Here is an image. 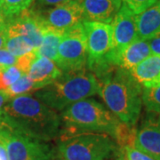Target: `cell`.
<instances>
[{"mask_svg":"<svg viewBox=\"0 0 160 160\" xmlns=\"http://www.w3.org/2000/svg\"><path fill=\"white\" fill-rule=\"evenodd\" d=\"M0 125L46 142L59 137L62 128L57 111L31 94L10 99L0 111Z\"/></svg>","mask_w":160,"mask_h":160,"instance_id":"obj_1","label":"cell"},{"mask_svg":"<svg viewBox=\"0 0 160 160\" xmlns=\"http://www.w3.org/2000/svg\"><path fill=\"white\" fill-rule=\"evenodd\" d=\"M99 95L118 119L135 126L142 107V86L131 73L117 65H109L94 75Z\"/></svg>","mask_w":160,"mask_h":160,"instance_id":"obj_2","label":"cell"},{"mask_svg":"<svg viewBox=\"0 0 160 160\" xmlns=\"http://www.w3.org/2000/svg\"><path fill=\"white\" fill-rule=\"evenodd\" d=\"M100 86L94 75L87 68L62 72L50 85L34 92V96L57 112L81 100L99 95Z\"/></svg>","mask_w":160,"mask_h":160,"instance_id":"obj_3","label":"cell"},{"mask_svg":"<svg viewBox=\"0 0 160 160\" xmlns=\"http://www.w3.org/2000/svg\"><path fill=\"white\" fill-rule=\"evenodd\" d=\"M60 116L62 123L60 136L83 132H100L113 138L120 122L103 104L89 98L73 103L62 110Z\"/></svg>","mask_w":160,"mask_h":160,"instance_id":"obj_4","label":"cell"},{"mask_svg":"<svg viewBox=\"0 0 160 160\" xmlns=\"http://www.w3.org/2000/svg\"><path fill=\"white\" fill-rule=\"evenodd\" d=\"M56 155L62 160H115L120 149L106 133L83 132L60 136Z\"/></svg>","mask_w":160,"mask_h":160,"instance_id":"obj_5","label":"cell"},{"mask_svg":"<svg viewBox=\"0 0 160 160\" xmlns=\"http://www.w3.org/2000/svg\"><path fill=\"white\" fill-rule=\"evenodd\" d=\"M0 142L6 148L9 160H52L56 149L49 143L27 136L0 125Z\"/></svg>","mask_w":160,"mask_h":160,"instance_id":"obj_6","label":"cell"},{"mask_svg":"<svg viewBox=\"0 0 160 160\" xmlns=\"http://www.w3.org/2000/svg\"><path fill=\"white\" fill-rule=\"evenodd\" d=\"M55 63L62 72L86 69L87 50L83 22L65 32L59 46Z\"/></svg>","mask_w":160,"mask_h":160,"instance_id":"obj_7","label":"cell"},{"mask_svg":"<svg viewBox=\"0 0 160 160\" xmlns=\"http://www.w3.org/2000/svg\"><path fill=\"white\" fill-rule=\"evenodd\" d=\"M110 26L112 29V49L106 59L118 66L121 52L138 38L135 14L126 5H122Z\"/></svg>","mask_w":160,"mask_h":160,"instance_id":"obj_8","label":"cell"},{"mask_svg":"<svg viewBox=\"0 0 160 160\" xmlns=\"http://www.w3.org/2000/svg\"><path fill=\"white\" fill-rule=\"evenodd\" d=\"M46 28L62 32L76 27L84 21L81 0H70L56 6L38 10Z\"/></svg>","mask_w":160,"mask_h":160,"instance_id":"obj_9","label":"cell"},{"mask_svg":"<svg viewBox=\"0 0 160 160\" xmlns=\"http://www.w3.org/2000/svg\"><path fill=\"white\" fill-rule=\"evenodd\" d=\"M86 38V68L107 57L112 49V29L109 24L84 22Z\"/></svg>","mask_w":160,"mask_h":160,"instance_id":"obj_10","label":"cell"},{"mask_svg":"<svg viewBox=\"0 0 160 160\" xmlns=\"http://www.w3.org/2000/svg\"><path fill=\"white\" fill-rule=\"evenodd\" d=\"M46 26L40 18L38 10L27 9L15 17L7 20V37L21 36L28 39L37 50L42 44Z\"/></svg>","mask_w":160,"mask_h":160,"instance_id":"obj_11","label":"cell"},{"mask_svg":"<svg viewBox=\"0 0 160 160\" xmlns=\"http://www.w3.org/2000/svg\"><path fill=\"white\" fill-rule=\"evenodd\" d=\"M134 148L147 153L154 159L160 160V122L149 118L137 130Z\"/></svg>","mask_w":160,"mask_h":160,"instance_id":"obj_12","label":"cell"},{"mask_svg":"<svg viewBox=\"0 0 160 160\" xmlns=\"http://www.w3.org/2000/svg\"><path fill=\"white\" fill-rule=\"evenodd\" d=\"M84 21L111 23L122 6L121 0H81Z\"/></svg>","mask_w":160,"mask_h":160,"instance_id":"obj_13","label":"cell"},{"mask_svg":"<svg viewBox=\"0 0 160 160\" xmlns=\"http://www.w3.org/2000/svg\"><path fill=\"white\" fill-rule=\"evenodd\" d=\"M62 74V71L56 63L43 56H37L28 71V76L33 81L36 91L50 85Z\"/></svg>","mask_w":160,"mask_h":160,"instance_id":"obj_14","label":"cell"},{"mask_svg":"<svg viewBox=\"0 0 160 160\" xmlns=\"http://www.w3.org/2000/svg\"><path fill=\"white\" fill-rule=\"evenodd\" d=\"M142 87L160 83V55L151 54L129 71Z\"/></svg>","mask_w":160,"mask_h":160,"instance_id":"obj_15","label":"cell"},{"mask_svg":"<svg viewBox=\"0 0 160 160\" xmlns=\"http://www.w3.org/2000/svg\"><path fill=\"white\" fill-rule=\"evenodd\" d=\"M138 38L149 40L160 31V0L135 15Z\"/></svg>","mask_w":160,"mask_h":160,"instance_id":"obj_16","label":"cell"},{"mask_svg":"<svg viewBox=\"0 0 160 160\" xmlns=\"http://www.w3.org/2000/svg\"><path fill=\"white\" fill-rule=\"evenodd\" d=\"M151 54L149 40L137 38L121 52L118 60V66L130 71Z\"/></svg>","mask_w":160,"mask_h":160,"instance_id":"obj_17","label":"cell"},{"mask_svg":"<svg viewBox=\"0 0 160 160\" xmlns=\"http://www.w3.org/2000/svg\"><path fill=\"white\" fill-rule=\"evenodd\" d=\"M65 32L46 28L41 46L35 50L38 56L48 58L54 62L58 59V49Z\"/></svg>","mask_w":160,"mask_h":160,"instance_id":"obj_18","label":"cell"},{"mask_svg":"<svg viewBox=\"0 0 160 160\" xmlns=\"http://www.w3.org/2000/svg\"><path fill=\"white\" fill-rule=\"evenodd\" d=\"M136 133L137 130L135 126H129L120 121L116 128L113 140L119 149H124L125 147H134Z\"/></svg>","mask_w":160,"mask_h":160,"instance_id":"obj_19","label":"cell"},{"mask_svg":"<svg viewBox=\"0 0 160 160\" xmlns=\"http://www.w3.org/2000/svg\"><path fill=\"white\" fill-rule=\"evenodd\" d=\"M34 0H0V12L6 21L29 9Z\"/></svg>","mask_w":160,"mask_h":160,"instance_id":"obj_20","label":"cell"},{"mask_svg":"<svg viewBox=\"0 0 160 160\" xmlns=\"http://www.w3.org/2000/svg\"><path fill=\"white\" fill-rule=\"evenodd\" d=\"M5 48L16 57H21L29 52L34 51V46L29 40L21 36L7 37Z\"/></svg>","mask_w":160,"mask_h":160,"instance_id":"obj_21","label":"cell"},{"mask_svg":"<svg viewBox=\"0 0 160 160\" xmlns=\"http://www.w3.org/2000/svg\"><path fill=\"white\" fill-rule=\"evenodd\" d=\"M142 104L149 113L160 114V83L142 87Z\"/></svg>","mask_w":160,"mask_h":160,"instance_id":"obj_22","label":"cell"},{"mask_svg":"<svg viewBox=\"0 0 160 160\" xmlns=\"http://www.w3.org/2000/svg\"><path fill=\"white\" fill-rule=\"evenodd\" d=\"M36 91L33 81L29 78L28 74H22L19 79L14 82L11 86H9L6 91V94L9 99H12L20 95L29 94L30 92Z\"/></svg>","mask_w":160,"mask_h":160,"instance_id":"obj_23","label":"cell"},{"mask_svg":"<svg viewBox=\"0 0 160 160\" xmlns=\"http://www.w3.org/2000/svg\"><path fill=\"white\" fill-rule=\"evenodd\" d=\"M23 72L16 65L0 69V91H6L14 82H16Z\"/></svg>","mask_w":160,"mask_h":160,"instance_id":"obj_24","label":"cell"},{"mask_svg":"<svg viewBox=\"0 0 160 160\" xmlns=\"http://www.w3.org/2000/svg\"><path fill=\"white\" fill-rule=\"evenodd\" d=\"M135 15L140 14L158 0H121Z\"/></svg>","mask_w":160,"mask_h":160,"instance_id":"obj_25","label":"cell"},{"mask_svg":"<svg viewBox=\"0 0 160 160\" xmlns=\"http://www.w3.org/2000/svg\"><path fill=\"white\" fill-rule=\"evenodd\" d=\"M120 152L126 160H156L134 147H125L124 149H120Z\"/></svg>","mask_w":160,"mask_h":160,"instance_id":"obj_26","label":"cell"},{"mask_svg":"<svg viewBox=\"0 0 160 160\" xmlns=\"http://www.w3.org/2000/svg\"><path fill=\"white\" fill-rule=\"evenodd\" d=\"M37 53L36 51H31L24 54L23 56L18 58L17 63H16V66H17L19 69H21L23 72V74H28V71H29V68L31 66L32 62H34V60L37 58Z\"/></svg>","mask_w":160,"mask_h":160,"instance_id":"obj_27","label":"cell"},{"mask_svg":"<svg viewBox=\"0 0 160 160\" xmlns=\"http://www.w3.org/2000/svg\"><path fill=\"white\" fill-rule=\"evenodd\" d=\"M18 57L12 54L6 48L0 49V69H6L13 65H16Z\"/></svg>","mask_w":160,"mask_h":160,"instance_id":"obj_28","label":"cell"},{"mask_svg":"<svg viewBox=\"0 0 160 160\" xmlns=\"http://www.w3.org/2000/svg\"><path fill=\"white\" fill-rule=\"evenodd\" d=\"M149 46L152 54L160 55V31L149 40Z\"/></svg>","mask_w":160,"mask_h":160,"instance_id":"obj_29","label":"cell"},{"mask_svg":"<svg viewBox=\"0 0 160 160\" xmlns=\"http://www.w3.org/2000/svg\"><path fill=\"white\" fill-rule=\"evenodd\" d=\"M70 0H37L38 4L42 7H52V6H56L58 5H61L63 3H66Z\"/></svg>","mask_w":160,"mask_h":160,"instance_id":"obj_30","label":"cell"},{"mask_svg":"<svg viewBox=\"0 0 160 160\" xmlns=\"http://www.w3.org/2000/svg\"><path fill=\"white\" fill-rule=\"evenodd\" d=\"M9 100H10V99H9L8 96L6 95L5 92L0 91V111H1L2 108L5 106V104H6Z\"/></svg>","mask_w":160,"mask_h":160,"instance_id":"obj_31","label":"cell"},{"mask_svg":"<svg viewBox=\"0 0 160 160\" xmlns=\"http://www.w3.org/2000/svg\"><path fill=\"white\" fill-rule=\"evenodd\" d=\"M6 38H7L6 30L1 31V32H0V49H1V48H5Z\"/></svg>","mask_w":160,"mask_h":160,"instance_id":"obj_32","label":"cell"},{"mask_svg":"<svg viewBox=\"0 0 160 160\" xmlns=\"http://www.w3.org/2000/svg\"><path fill=\"white\" fill-rule=\"evenodd\" d=\"M6 23H7V21H6V17H5V16L3 15V13L0 12V32L6 30Z\"/></svg>","mask_w":160,"mask_h":160,"instance_id":"obj_33","label":"cell"},{"mask_svg":"<svg viewBox=\"0 0 160 160\" xmlns=\"http://www.w3.org/2000/svg\"><path fill=\"white\" fill-rule=\"evenodd\" d=\"M118 160H126V159H125V158H124V157L122 156V154H121V152H120L119 157L118 158Z\"/></svg>","mask_w":160,"mask_h":160,"instance_id":"obj_34","label":"cell"},{"mask_svg":"<svg viewBox=\"0 0 160 160\" xmlns=\"http://www.w3.org/2000/svg\"><path fill=\"white\" fill-rule=\"evenodd\" d=\"M158 120H159V122H160V114L158 115Z\"/></svg>","mask_w":160,"mask_h":160,"instance_id":"obj_35","label":"cell"},{"mask_svg":"<svg viewBox=\"0 0 160 160\" xmlns=\"http://www.w3.org/2000/svg\"><path fill=\"white\" fill-rule=\"evenodd\" d=\"M57 160H62V159H57Z\"/></svg>","mask_w":160,"mask_h":160,"instance_id":"obj_36","label":"cell"},{"mask_svg":"<svg viewBox=\"0 0 160 160\" xmlns=\"http://www.w3.org/2000/svg\"><path fill=\"white\" fill-rule=\"evenodd\" d=\"M115 160H118V158H117V159H115Z\"/></svg>","mask_w":160,"mask_h":160,"instance_id":"obj_37","label":"cell"}]
</instances>
